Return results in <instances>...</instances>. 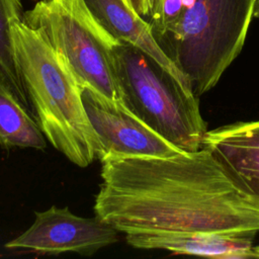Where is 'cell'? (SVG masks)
I'll return each instance as SVG.
<instances>
[{"instance_id":"cell-1","label":"cell","mask_w":259,"mask_h":259,"mask_svg":"<svg viewBox=\"0 0 259 259\" xmlns=\"http://www.w3.org/2000/svg\"><path fill=\"white\" fill-rule=\"evenodd\" d=\"M94 211L125 235H255L259 207L220 169L205 148L162 157H105Z\"/></svg>"},{"instance_id":"cell-2","label":"cell","mask_w":259,"mask_h":259,"mask_svg":"<svg viewBox=\"0 0 259 259\" xmlns=\"http://www.w3.org/2000/svg\"><path fill=\"white\" fill-rule=\"evenodd\" d=\"M11 35L33 115L46 139L73 164L89 166L98 159L101 144L84 107V88L41 30L16 20Z\"/></svg>"},{"instance_id":"cell-3","label":"cell","mask_w":259,"mask_h":259,"mask_svg":"<svg viewBox=\"0 0 259 259\" xmlns=\"http://www.w3.org/2000/svg\"><path fill=\"white\" fill-rule=\"evenodd\" d=\"M255 0H181L180 12L156 39L199 97L243 49Z\"/></svg>"},{"instance_id":"cell-4","label":"cell","mask_w":259,"mask_h":259,"mask_svg":"<svg viewBox=\"0 0 259 259\" xmlns=\"http://www.w3.org/2000/svg\"><path fill=\"white\" fill-rule=\"evenodd\" d=\"M113 65L124 106L182 152L202 148L206 131L197 97L140 49L122 41Z\"/></svg>"},{"instance_id":"cell-5","label":"cell","mask_w":259,"mask_h":259,"mask_svg":"<svg viewBox=\"0 0 259 259\" xmlns=\"http://www.w3.org/2000/svg\"><path fill=\"white\" fill-rule=\"evenodd\" d=\"M23 21L42 31L67 61L83 88L124 106L113 65L118 44L93 16L84 0H42Z\"/></svg>"},{"instance_id":"cell-6","label":"cell","mask_w":259,"mask_h":259,"mask_svg":"<svg viewBox=\"0 0 259 259\" xmlns=\"http://www.w3.org/2000/svg\"><path fill=\"white\" fill-rule=\"evenodd\" d=\"M34 214L32 225L8 241L5 248L51 255L77 253L90 256L118 241V231L97 217H79L68 207L56 205Z\"/></svg>"},{"instance_id":"cell-7","label":"cell","mask_w":259,"mask_h":259,"mask_svg":"<svg viewBox=\"0 0 259 259\" xmlns=\"http://www.w3.org/2000/svg\"><path fill=\"white\" fill-rule=\"evenodd\" d=\"M82 99L105 157H173L181 153L125 106L84 88Z\"/></svg>"},{"instance_id":"cell-8","label":"cell","mask_w":259,"mask_h":259,"mask_svg":"<svg viewBox=\"0 0 259 259\" xmlns=\"http://www.w3.org/2000/svg\"><path fill=\"white\" fill-rule=\"evenodd\" d=\"M202 147L235 188L259 207V120L207 131Z\"/></svg>"},{"instance_id":"cell-9","label":"cell","mask_w":259,"mask_h":259,"mask_svg":"<svg viewBox=\"0 0 259 259\" xmlns=\"http://www.w3.org/2000/svg\"><path fill=\"white\" fill-rule=\"evenodd\" d=\"M84 1L93 16L112 36L149 55L191 91L187 79L159 46L152 25L139 14L131 0Z\"/></svg>"},{"instance_id":"cell-10","label":"cell","mask_w":259,"mask_h":259,"mask_svg":"<svg viewBox=\"0 0 259 259\" xmlns=\"http://www.w3.org/2000/svg\"><path fill=\"white\" fill-rule=\"evenodd\" d=\"M253 236L219 233H155L125 235V241L139 249H159L177 254L242 259L252 257Z\"/></svg>"},{"instance_id":"cell-11","label":"cell","mask_w":259,"mask_h":259,"mask_svg":"<svg viewBox=\"0 0 259 259\" xmlns=\"http://www.w3.org/2000/svg\"><path fill=\"white\" fill-rule=\"evenodd\" d=\"M0 147L45 150L47 141L33 114L0 74Z\"/></svg>"},{"instance_id":"cell-12","label":"cell","mask_w":259,"mask_h":259,"mask_svg":"<svg viewBox=\"0 0 259 259\" xmlns=\"http://www.w3.org/2000/svg\"><path fill=\"white\" fill-rule=\"evenodd\" d=\"M24 12L21 0H0V74L8 82L21 103L33 114L15 59L11 35L12 23L16 20H23Z\"/></svg>"},{"instance_id":"cell-13","label":"cell","mask_w":259,"mask_h":259,"mask_svg":"<svg viewBox=\"0 0 259 259\" xmlns=\"http://www.w3.org/2000/svg\"><path fill=\"white\" fill-rule=\"evenodd\" d=\"M164 0H131L135 9L144 18H148L150 24L155 23L162 10Z\"/></svg>"},{"instance_id":"cell-14","label":"cell","mask_w":259,"mask_h":259,"mask_svg":"<svg viewBox=\"0 0 259 259\" xmlns=\"http://www.w3.org/2000/svg\"><path fill=\"white\" fill-rule=\"evenodd\" d=\"M254 17H259V0H255V6H254Z\"/></svg>"},{"instance_id":"cell-15","label":"cell","mask_w":259,"mask_h":259,"mask_svg":"<svg viewBox=\"0 0 259 259\" xmlns=\"http://www.w3.org/2000/svg\"><path fill=\"white\" fill-rule=\"evenodd\" d=\"M252 257H258L259 258V247H253L252 248Z\"/></svg>"}]
</instances>
